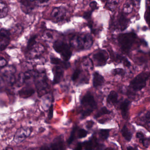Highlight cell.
<instances>
[{"mask_svg": "<svg viewBox=\"0 0 150 150\" xmlns=\"http://www.w3.org/2000/svg\"><path fill=\"white\" fill-rule=\"evenodd\" d=\"M45 38L47 39L52 40V39L53 36L51 34V33L47 32L45 34Z\"/></svg>", "mask_w": 150, "mask_h": 150, "instance_id": "43", "label": "cell"}, {"mask_svg": "<svg viewBox=\"0 0 150 150\" xmlns=\"http://www.w3.org/2000/svg\"><path fill=\"white\" fill-rule=\"evenodd\" d=\"M66 10L62 7H55L52 11L51 14V17L56 21L62 20L65 17Z\"/></svg>", "mask_w": 150, "mask_h": 150, "instance_id": "9", "label": "cell"}, {"mask_svg": "<svg viewBox=\"0 0 150 150\" xmlns=\"http://www.w3.org/2000/svg\"><path fill=\"white\" fill-rule=\"evenodd\" d=\"M10 41V32L4 29H0V51L4 50Z\"/></svg>", "mask_w": 150, "mask_h": 150, "instance_id": "8", "label": "cell"}, {"mask_svg": "<svg viewBox=\"0 0 150 150\" xmlns=\"http://www.w3.org/2000/svg\"><path fill=\"white\" fill-rule=\"evenodd\" d=\"M110 129H101L100 130V136L102 140L105 141L109 137Z\"/></svg>", "mask_w": 150, "mask_h": 150, "instance_id": "24", "label": "cell"}, {"mask_svg": "<svg viewBox=\"0 0 150 150\" xmlns=\"http://www.w3.org/2000/svg\"><path fill=\"white\" fill-rule=\"evenodd\" d=\"M88 133L86 130L83 129H79L78 131V137L79 139H82V138H84L86 137Z\"/></svg>", "mask_w": 150, "mask_h": 150, "instance_id": "29", "label": "cell"}, {"mask_svg": "<svg viewBox=\"0 0 150 150\" xmlns=\"http://www.w3.org/2000/svg\"><path fill=\"white\" fill-rule=\"evenodd\" d=\"M132 4L130 3L127 2L124 5L123 10L126 13H129L132 11Z\"/></svg>", "mask_w": 150, "mask_h": 150, "instance_id": "32", "label": "cell"}, {"mask_svg": "<svg viewBox=\"0 0 150 150\" xmlns=\"http://www.w3.org/2000/svg\"><path fill=\"white\" fill-rule=\"evenodd\" d=\"M93 142L92 140L85 141L83 143V144L86 149L91 150L93 149Z\"/></svg>", "mask_w": 150, "mask_h": 150, "instance_id": "28", "label": "cell"}, {"mask_svg": "<svg viewBox=\"0 0 150 150\" xmlns=\"http://www.w3.org/2000/svg\"><path fill=\"white\" fill-rule=\"evenodd\" d=\"M143 145L145 148H149L150 144V140L149 138H145L144 137L142 141H141Z\"/></svg>", "mask_w": 150, "mask_h": 150, "instance_id": "34", "label": "cell"}, {"mask_svg": "<svg viewBox=\"0 0 150 150\" xmlns=\"http://www.w3.org/2000/svg\"><path fill=\"white\" fill-rule=\"evenodd\" d=\"M77 129V127H75L74 128L72 129V131H71V135H70V137L69 138L67 141V143L69 145H70L72 144V143L74 141L75 139V134H76V131Z\"/></svg>", "mask_w": 150, "mask_h": 150, "instance_id": "27", "label": "cell"}, {"mask_svg": "<svg viewBox=\"0 0 150 150\" xmlns=\"http://www.w3.org/2000/svg\"><path fill=\"white\" fill-rule=\"evenodd\" d=\"M93 110V109L90 108V109H87V110L84 111L82 114V117L83 118H84L85 117H87V116H90V114L92 113Z\"/></svg>", "mask_w": 150, "mask_h": 150, "instance_id": "35", "label": "cell"}, {"mask_svg": "<svg viewBox=\"0 0 150 150\" xmlns=\"http://www.w3.org/2000/svg\"><path fill=\"white\" fill-rule=\"evenodd\" d=\"M149 75L147 73H142L137 76L130 83V86L133 90L139 91L145 87Z\"/></svg>", "mask_w": 150, "mask_h": 150, "instance_id": "4", "label": "cell"}, {"mask_svg": "<svg viewBox=\"0 0 150 150\" xmlns=\"http://www.w3.org/2000/svg\"><path fill=\"white\" fill-rule=\"evenodd\" d=\"M93 124H94V122L92 121H87L86 122V128L88 129L91 128L93 126Z\"/></svg>", "mask_w": 150, "mask_h": 150, "instance_id": "42", "label": "cell"}, {"mask_svg": "<svg viewBox=\"0 0 150 150\" xmlns=\"http://www.w3.org/2000/svg\"><path fill=\"white\" fill-rule=\"evenodd\" d=\"M53 106L52 105L50 107L49 109V113H48V118L49 119H51L53 116Z\"/></svg>", "mask_w": 150, "mask_h": 150, "instance_id": "39", "label": "cell"}, {"mask_svg": "<svg viewBox=\"0 0 150 150\" xmlns=\"http://www.w3.org/2000/svg\"><path fill=\"white\" fill-rule=\"evenodd\" d=\"M81 104L84 106H89L90 108L94 110L97 107V104L93 96L90 94L87 93L85 95L82 100Z\"/></svg>", "mask_w": 150, "mask_h": 150, "instance_id": "10", "label": "cell"}, {"mask_svg": "<svg viewBox=\"0 0 150 150\" xmlns=\"http://www.w3.org/2000/svg\"><path fill=\"white\" fill-rule=\"evenodd\" d=\"M8 11V9L6 4L3 1H0V18L6 16Z\"/></svg>", "mask_w": 150, "mask_h": 150, "instance_id": "21", "label": "cell"}, {"mask_svg": "<svg viewBox=\"0 0 150 150\" xmlns=\"http://www.w3.org/2000/svg\"><path fill=\"white\" fill-rule=\"evenodd\" d=\"M112 73L114 75H119L123 76L125 75V72L124 70L121 68H117L114 69L112 71Z\"/></svg>", "mask_w": 150, "mask_h": 150, "instance_id": "31", "label": "cell"}, {"mask_svg": "<svg viewBox=\"0 0 150 150\" xmlns=\"http://www.w3.org/2000/svg\"><path fill=\"white\" fill-rule=\"evenodd\" d=\"M117 4V2L115 1H110V0H108V1L107 3L106 4L107 7L109 9L112 10L114 9V8H115Z\"/></svg>", "mask_w": 150, "mask_h": 150, "instance_id": "30", "label": "cell"}, {"mask_svg": "<svg viewBox=\"0 0 150 150\" xmlns=\"http://www.w3.org/2000/svg\"><path fill=\"white\" fill-rule=\"evenodd\" d=\"M128 150H131V149H134V148H132L131 147H129L128 148H127Z\"/></svg>", "mask_w": 150, "mask_h": 150, "instance_id": "48", "label": "cell"}, {"mask_svg": "<svg viewBox=\"0 0 150 150\" xmlns=\"http://www.w3.org/2000/svg\"><path fill=\"white\" fill-rule=\"evenodd\" d=\"M129 105H130V102L127 100H125L121 104L120 108L122 115L123 119H126L127 118Z\"/></svg>", "mask_w": 150, "mask_h": 150, "instance_id": "15", "label": "cell"}, {"mask_svg": "<svg viewBox=\"0 0 150 150\" xmlns=\"http://www.w3.org/2000/svg\"><path fill=\"white\" fill-rule=\"evenodd\" d=\"M136 137L137 138L139 139L140 141H142L143 139L144 138V136L142 132H138V133H137L136 134Z\"/></svg>", "mask_w": 150, "mask_h": 150, "instance_id": "41", "label": "cell"}, {"mask_svg": "<svg viewBox=\"0 0 150 150\" xmlns=\"http://www.w3.org/2000/svg\"><path fill=\"white\" fill-rule=\"evenodd\" d=\"M70 41L71 46L79 50L88 49L93 44L92 37L89 34L74 35L71 38Z\"/></svg>", "mask_w": 150, "mask_h": 150, "instance_id": "1", "label": "cell"}, {"mask_svg": "<svg viewBox=\"0 0 150 150\" xmlns=\"http://www.w3.org/2000/svg\"><path fill=\"white\" fill-rule=\"evenodd\" d=\"M50 1V0H38L39 2L40 3H45L47 2L48 1Z\"/></svg>", "mask_w": 150, "mask_h": 150, "instance_id": "47", "label": "cell"}, {"mask_svg": "<svg viewBox=\"0 0 150 150\" xmlns=\"http://www.w3.org/2000/svg\"><path fill=\"white\" fill-rule=\"evenodd\" d=\"M101 1H108V0H101Z\"/></svg>", "mask_w": 150, "mask_h": 150, "instance_id": "49", "label": "cell"}, {"mask_svg": "<svg viewBox=\"0 0 150 150\" xmlns=\"http://www.w3.org/2000/svg\"><path fill=\"white\" fill-rule=\"evenodd\" d=\"M136 34L133 33L120 34L118 41L122 50L125 52H129L135 39Z\"/></svg>", "mask_w": 150, "mask_h": 150, "instance_id": "3", "label": "cell"}, {"mask_svg": "<svg viewBox=\"0 0 150 150\" xmlns=\"http://www.w3.org/2000/svg\"><path fill=\"white\" fill-rule=\"evenodd\" d=\"M92 11H86L84 13L83 17L85 18L86 20H90L91 16L92 13Z\"/></svg>", "mask_w": 150, "mask_h": 150, "instance_id": "37", "label": "cell"}, {"mask_svg": "<svg viewBox=\"0 0 150 150\" xmlns=\"http://www.w3.org/2000/svg\"><path fill=\"white\" fill-rule=\"evenodd\" d=\"M118 23L120 29L122 31H123L127 28V20L123 15L121 14L118 18Z\"/></svg>", "mask_w": 150, "mask_h": 150, "instance_id": "22", "label": "cell"}, {"mask_svg": "<svg viewBox=\"0 0 150 150\" xmlns=\"http://www.w3.org/2000/svg\"><path fill=\"white\" fill-rule=\"evenodd\" d=\"M122 134L125 140L128 141H130L132 138V134L131 132L129 130L128 128L127 127L126 125L123 126V128L121 130Z\"/></svg>", "mask_w": 150, "mask_h": 150, "instance_id": "20", "label": "cell"}, {"mask_svg": "<svg viewBox=\"0 0 150 150\" xmlns=\"http://www.w3.org/2000/svg\"><path fill=\"white\" fill-rule=\"evenodd\" d=\"M34 90L32 88L30 87L23 88L19 91V95L20 97L23 98L29 97L34 93Z\"/></svg>", "mask_w": 150, "mask_h": 150, "instance_id": "16", "label": "cell"}, {"mask_svg": "<svg viewBox=\"0 0 150 150\" xmlns=\"http://www.w3.org/2000/svg\"><path fill=\"white\" fill-rule=\"evenodd\" d=\"M51 63L54 65H60L61 68L65 69H67L71 66L70 63L67 61H63L56 57H51Z\"/></svg>", "mask_w": 150, "mask_h": 150, "instance_id": "13", "label": "cell"}, {"mask_svg": "<svg viewBox=\"0 0 150 150\" xmlns=\"http://www.w3.org/2000/svg\"></svg>", "mask_w": 150, "mask_h": 150, "instance_id": "51", "label": "cell"}, {"mask_svg": "<svg viewBox=\"0 0 150 150\" xmlns=\"http://www.w3.org/2000/svg\"><path fill=\"white\" fill-rule=\"evenodd\" d=\"M53 48L61 55L64 60L68 61L72 56V52L70 46L64 41H56L54 43Z\"/></svg>", "mask_w": 150, "mask_h": 150, "instance_id": "2", "label": "cell"}, {"mask_svg": "<svg viewBox=\"0 0 150 150\" xmlns=\"http://www.w3.org/2000/svg\"><path fill=\"white\" fill-rule=\"evenodd\" d=\"M105 82L104 77L98 72H94L93 75V87H98L100 86L104 83Z\"/></svg>", "mask_w": 150, "mask_h": 150, "instance_id": "14", "label": "cell"}, {"mask_svg": "<svg viewBox=\"0 0 150 150\" xmlns=\"http://www.w3.org/2000/svg\"><path fill=\"white\" fill-rule=\"evenodd\" d=\"M80 73H81V71H80V70L79 69H76L75 70L74 72V74L72 75V81H76L77 79L79 77V75H80Z\"/></svg>", "mask_w": 150, "mask_h": 150, "instance_id": "33", "label": "cell"}, {"mask_svg": "<svg viewBox=\"0 0 150 150\" xmlns=\"http://www.w3.org/2000/svg\"><path fill=\"white\" fill-rule=\"evenodd\" d=\"M82 149V144H81L80 143H79L78 144L76 148L75 149L76 150H81Z\"/></svg>", "mask_w": 150, "mask_h": 150, "instance_id": "45", "label": "cell"}, {"mask_svg": "<svg viewBox=\"0 0 150 150\" xmlns=\"http://www.w3.org/2000/svg\"><path fill=\"white\" fill-rule=\"evenodd\" d=\"M31 133V129L30 128L24 127L18 129L14 136V141L16 144L22 142L30 135Z\"/></svg>", "mask_w": 150, "mask_h": 150, "instance_id": "6", "label": "cell"}, {"mask_svg": "<svg viewBox=\"0 0 150 150\" xmlns=\"http://www.w3.org/2000/svg\"><path fill=\"white\" fill-rule=\"evenodd\" d=\"M29 1H33L34 0H29Z\"/></svg>", "mask_w": 150, "mask_h": 150, "instance_id": "50", "label": "cell"}, {"mask_svg": "<svg viewBox=\"0 0 150 150\" xmlns=\"http://www.w3.org/2000/svg\"><path fill=\"white\" fill-rule=\"evenodd\" d=\"M52 71L54 76L53 83L54 84H59L63 78L64 76V70L61 67L55 66L53 68Z\"/></svg>", "mask_w": 150, "mask_h": 150, "instance_id": "11", "label": "cell"}, {"mask_svg": "<svg viewBox=\"0 0 150 150\" xmlns=\"http://www.w3.org/2000/svg\"><path fill=\"white\" fill-rule=\"evenodd\" d=\"M36 39H37V36L36 35H33L29 39L27 46V49L28 51L30 50L31 48H32L35 44H37Z\"/></svg>", "mask_w": 150, "mask_h": 150, "instance_id": "26", "label": "cell"}, {"mask_svg": "<svg viewBox=\"0 0 150 150\" xmlns=\"http://www.w3.org/2000/svg\"><path fill=\"white\" fill-rule=\"evenodd\" d=\"M7 61L3 57H0V68H3L6 66Z\"/></svg>", "mask_w": 150, "mask_h": 150, "instance_id": "38", "label": "cell"}, {"mask_svg": "<svg viewBox=\"0 0 150 150\" xmlns=\"http://www.w3.org/2000/svg\"><path fill=\"white\" fill-rule=\"evenodd\" d=\"M147 21H148V23H149L150 26V13H148V15H147Z\"/></svg>", "mask_w": 150, "mask_h": 150, "instance_id": "46", "label": "cell"}, {"mask_svg": "<svg viewBox=\"0 0 150 150\" xmlns=\"http://www.w3.org/2000/svg\"><path fill=\"white\" fill-rule=\"evenodd\" d=\"M111 111L108 110L105 107H102L99 112L95 114L94 116L95 119H98L99 117H101L102 115H105V114H108L111 113Z\"/></svg>", "mask_w": 150, "mask_h": 150, "instance_id": "23", "label": "cell"}, {"mask_svg": "<svg viewBox=\"0 0 150 150\" xmlns=\"http://www.w3.org/2000/svg\"><path fill=\"white\" fill-rule=\"evenodd\" d=\"M93 57L97 66H103L106 63L108 55L105 50H100L94 54Z\"/></svg>", "mask_w": 150, "mask_h": 150, "instance_id": "7", "label": "cell"}, {"mask_svg": "<svg viewBox=\"0 0 150 150\" xmlns=\"http://www.w3.org/2000/svg\"><path fill=\"white\" fill-rule=\"evenodd\" d=\"M2 68L1 73L2 75L3 78L8 83L13 85L16 80L15 76L16 69L12 66H6Z\"/></svg>", "mask_w": 150, "mask_h": 150, "instance_id": "5", "label": "cell"}, {"mask_svg": "<svg viewBox=\"0 0 150 150\" xmlns=\"http://www.w3.org/2000/svg\"><path fill=\"white\" fill-rule=\"evenodd\" d=\"M122 61H123V65L124 66L126 67H129L130 66V63L127 58H124L123 57L122 60Z\"/></svg>", "mask_w": 150, "mask_h": 150, "instance_id": "40", "label": "cell"}, {"mask_svg": "<svg viewBox=\"0 0 150 150\" xmlns=\"http://www.w3.org/2000/svg\"><path fill=\"white\" fill-rule=\"evenodd\" d=\"M63 142L61 136L57 137L56 139H54L53 142L52 144L50 146V149L52 150H62L64 148Z\"/></svg>", "mask_w": 150, "mask_h": 150, "instance_id": "17", "label": "cell"}, {"mask_svg": "<svg viewBox=\"0 0 150 150\" xmlns=\"http://www.w3.org/2000/svg\"><path fill=\"white\" fill-rule=\"evenodd\" d=\"M141 120L144 122V123L148 127H150V112H147L144 115H143L141 118Z\"/></svg>", "mask_w": 150, "mask_h": 150, "instance_id": "25", "label": "cell"}, {"mask_svg": "<svg viewBox=\"0 0 150 150\" xmlns=\"http://www.w3.org/2000/svg\"><path fill=\"white\" fill-rule=\"evenodd\" d=\"M4 83V79H3L2 77H1V76H0V89L3 87Z\"/></svg>", "mask_w": 150, "mask_h": 150, "instance_id": "44", "label": "cell"}, {"mask_svg": "<svg viewBox=\"0 0 150 150\" xmlns=\"http://www.w3.org/2000/svg\"><path fill=\"white\" fill-rule=\"evenodd\" d=\"M31 2L29 0H20L21 8L23 11L28 13L32 10L33 7Z\"/></svg>", "mask_w": 150, "mask_h": 150, "instance_id": "18", "label": "cell"}, {"mask_svg": "<svg viewBox=\"0 0 150 150\" xmlns=\"http://www.w3.org/2000/svg\"><path fill=\"white\" fill-rule=\"evenodd\" d=\"M90 7H91V11H93L98 9V3H97L96 1H95L91 2L90 4Z\"/></svg>", "mask_w": 150, "mask_h": 150, "instance_id": "36", "label": "cell"}, {"mask_svg": "<svg viewBox=\"0 0 150 150\" xmlns=\"http://www.w3.org/2000/svg\"><path fill=\"white\" fill-rule=\"evenodd\" d=\"M118 94L114 91H112L109 93L107 99L108 104L114 105L118 102Z\"/></svg>", "mask_w": 150, "mask_h": 150, "instance_id": "19", "label": "cell"}, {"mask_svg": "<svg viewBox=\"0 0 150 150\" xmlns=\"http://www.w3.org/2000/svg\"><path fill=\"white\" fill-rule=\"evenodd\" d=\"M45 50L44 46L41 44H36L31 48L30 50H28L30 57L31 58H35L40 55Z\"/></svg>", "mask_w": 150, "mask_h": 150, "instance_id": "12", "label": "cell"}]
</instances>
